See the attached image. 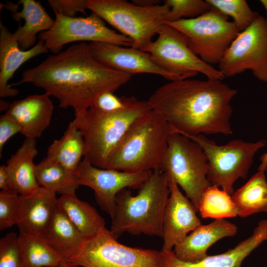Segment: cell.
I'll use <instances>...</instances> for the list:
<instances>
[{"label": "cell", "mask_w": 267, "mask_h": 267, "mask_svg": "<svg viewBox=\"0 0 267 267\" xmlns=\"http://www.w3.org/2000/svg\"><path fill=\"white\" fill-rule=\"evenodd\" d=\"M131 76L100 63L92 56L89 44L81 42L49 55L24 71L21 79L10 86L31 83L57 99L60 107H71L75 114L80 115L93 105L101 93L115 92Z\"/></svg>", "instance_id": "obj_1"}, {"label": "cell", "mask_w": 267, "mask_h": 267, "mask_svg": "<svg viewBox=\"0 0 267 267\" xmlns=\"http://www.w3.org/2000/svg\"><path fill=\"white\" fill-rule=\"evenodd\" d=\"M237 90L221 80L170 81L147 101L179 134H231V101Z\"/></svg>", "instance_id": "obj_2"}, {"label": "cell", "mask_w": 267, "mask_h": 267, "mask_svg": "<svg viewBox=\"0 0 267 267\" xmlns=\"http://www.w3.org/2000/svg\"><path fill=\"white\" fill-rule=\"evenodd\" d=\"M170 190L167 175L159 169L152 171L136 195L129 188L116 197L110 231L118 238L123 233L162 237L163 220Z\"/></svg>", "instance_id": "obj_3"}, {"label": "cell", "mask_w": 267, "mask_h": 267, "mask_svg": "<svg viewBox=\"0 0 267 267\" xmlns=\"http://www.w3.org/2000/svg\"><path fill=\"white\" fill-rule=\"evenodd\" d=\"M152 110L147 101L134 96L126 107L119 111L106 112L91 106L82 114H75L73 122L84 138V159L96 167L107 169L131 125Z\"/></svg>", "instance_id": "obj_4"}, {"label": "cell", "mask_w": 267, "mask_h": 267, "mask_svg": "<svg viewBox=\"0 0 267 267\" xmlns=\"http://www.w3.org/2000/svg\"><path fill=\"white\" fill-rule=\"evenodd\" d=\"M178 133L153 110L130 127L113 153L107 169L129 173L159 169L169 136Z\"/></svg>", "instance_id": "obj_5"}, {"label": "cell", "mask_w": 267, "mask_h": 267, "mask_svg": "<svg viewBox=\"0 0 267 267\" xmlns=\"http://www.w3.org/2000/svg\"><path fill=\"white\" fill-rule=\"evenodd\" d=\"M88 9L132 41L143 51L165 24L170 7L165 3L141 6L125 0H88Z\"/></svg>", "instance_id": "obj_6"}, {"label": "cell", "mask_w": 267, "mask_h": 267, "mask_svg": "<svg viewBox=\"0 0 267 267\" xmlns=\"http://www.w3.org/2000/svg\"><path fill=\"white\" fill-rule=\"evenodd\" d=\"M159 169L181 187L198 212L202 194L211 185L207 160L199 145L183 134H171Z\"/></svg>", "instance_id": "obj_7"}, {"label": "cell", "mask_w": 267, "mask_h": 267, "mask_svg": "<svg viewBox=\"0 0 267 267\" xmlns=\"http://www.w3.org/2000/svg\"><path fill=\"white\" fill-rule=\"evenodd\" d=\"M186 136L203 150L208 163L207 178L211 185L221 188L230 195L234 192L235 181L246 178L255 154L266 144L265 139L255 142L235 139L219 145L204 134Z\"/></svg>", "instance_id": "obj_8"}, {"label": "cell", "mask_w": 267, "mask_h": 267, "mask_svg": "<svg viewBox=\"0 0 267 267\" xmlns=\"http://www.w3.org/2000/svg\"><path fill=\"white\" fill-rule=\"evenodd\" d=\"M228 18L212 7L199 16L165 23L180 32L192 52L212 65L219 64L241 32Z\"/></svg>", "instance_id": "obj_9"}, {"label": "cell", "mask_w": 267, "mask_h": 267, "mask_svg": "<svg viewBox=\"0 0 267 267\" xmlns=\"http://www.w3.org/2000/svg\"><path fill=\"white\" fill-rule=\"evenodd\" d=\"M106 227L85 238L79 253L68 261L82 267H163L162 252L120 243Z\"/></svg>", "instance_id": "obj_10"}, {"label": "cell", "mask_w": 267, "mask_h": 267, "mask_svg": "<svg viewBox=\"0 0 267 267\" xmlns=\"http://www.w3.org/2000/svg\"><path fill=\"white\" fill-rule=\"evenodd\" d=\"M158 35L143 51L150 54L153 62L171 77L172 81L190 79L199 73L208 79L224 78L218 69L194 54L185 37L174 28L165 23Z\"/></svg>", "instance_id": "obj_11"}, {"label": "cell", "mask_w": 267, "mask_h": 267, "mask_svg": "<svg viewBox=\"0 0 267 267\" xmlns=\"http://www.w3.org/2000/svg\"><path fill=\"white\" fill-rule=\"evenodd\" d=\"M54 13L52 27L38 36L39 40L43 41L44 46L53 54L61 52L65 44L75 42H103L132 47V41L129 38L109 28L94 13L85 17Z\"/></svg>", "instance_id": "obj_12"}, {"label": "cell", "mask_w": 267, "mask_h": 267, "mask_svg": "<svg viewBox=\"0 0 267 267\" xmlns=\"http://www.w3.org/2000/svg\"><path fill=\"white\" fill-rule=\"evenodd\" d=\"M218 70L230 78L251 70L261 81L267 83V27L260 15L232 42L219 63Z\"/></svg>", "instance_id": "obj_13"}, {"label": "cell", "mask_w": 267, "mask_h": 267, "mask_svg": "<svg viewBox=\"0 0 267 267\" xmlns=\"http://www.w3.org/2000/svg\"><path fill=\"white\" fill-rule=\"evenodd\" d=\"M152 171L129 173L111 169H101L84 158L75 174L79 185L92 188L101 209L112 219L116 207V197L125 188L139 189L149 178Z\"/></svg>", "instance_id": "obj_14"}, {"label": "cell", "mask_w": 267, "mask_h": 267, "mask_svg": "<svg viewBox=\"0 0 267 267\" xmlns=\"http://www.w3.org/2000/svg\"><path fill=\"white\" fill-rule=\"evenodd\" d=\"M167 176L170 194L163 216L162 250L170 252L201 224L192 202L181 192L174 179Z\"/></svg>", "instance_id": "obj_15"}, {"label": "cell", "mask_w": 267, "mask_h": 267, "mask_svg": "<svg viewBox=\"0 0 267 267\" xmlns=\"http://www.w3.org/2000/svg\"><path fill=\"white\" fill-rule=\"evenodd\" d=\"M93 57L100 63L116 71L132 75L152 74L172 81L171 77L159 68L148 52L134 48L103 42L89 44Z\"/></svg>", "instance_id": "obj_16"}, {"label": "cell", "mask_w": 267, "mask_h": 267, "mask_svg": "<svg viewBox=\"0 0 267 267\" xmlns=\"http://www.w3.org/2000/svg\"><path fill=\"white\" fill-rule=\"evenodd\" d=\"M267 241V220L260 221L253 233L235 247L219 255H208L195 263L178 259L173 251L161 250L163 267H241L243 260L263 242Z\"/></svg>", "instance_id": "obj_17"}, {"label": "cell", "mask_w": 267, "mask_h": 267, "mask_svg": "<svg viewBox=\"0 0 267 267\" xmlns=\"http://www.w3.org/2000/svg\"><path fill=\"white\" fill-rule=\"evenodd\" d=\"M53 110L50 96L44 93L13 101L5 114L18 123L26 138L36 139L49 125Z\"/></svg>", "instance_id": "obj_18"}, {"label": "cell", "mask_w": 267, "mask_h": 267, "mask_svg": "<svg viewBox=\"0 0 267 267\" xmlns=\"http://www.w3.org/2000/svg\"><path fill=\"white\" fill-rule=\"evenodd\" d=\"M49 50L44 42L39 40L30 49L22 50L19 44L8 28L0 22V97H14L19 93L16 89L8 84L16 71L25 62Z\"/></svg>", "instance_id": "obj_19"}, {"label": "cell", "mask_w": 267, "mask_h": 267, "mask_svg": "<svg viewBox=\"0 0 267 267\" xmlns=\"http://www.w3.org/2000/svg\"><path fill=\"white\" fill-rule=\"evenodd\" d=\"M237 231L235 224L225 219H217L200 225L174 247L173 252L179 260L189 263L199 262L207 256L208 249L220 239L232 237Z\"/></svg>", "instance_id": "obj_20"}, {"label": "cell", "mask_w": 267, "mask_h": 267, "mask_svg": "<svg viewBox=\"0 0 267 267\" xmlns=\"http://www.w3.org/2000/svg\"><path fill=\"white\" fill-rule=\"evenodd\" d=\"M11 12V17L20 23L24 20L23 26L19 25L13 33L20 48L26 50L33 47L37 40V34L49 30L54 23L40 1L34 0H20L17 4L11 1L5 4L0 3Z\"/></svg>", "instance_id": "obj_21"}, {"label": "cell", "mask_w": 267, "mask_h": 267, "mask_svg": "<svg viewBox=\"0 0 267 267\" xmlns=\"http://www.w3.org/2000/svg\"><path fill=\"white\" fill-rule=\"evenodd\" d=\"M56 193L39 186L34 192L19 195L16 225L19 232L43 234L57 204Z\"/></svg>", "instance_id": "obj_22"}, {"label": "cell", "mask_w": 267, "mask_h": 267, "mask_svg": "<svg viewBox=\"0 0 267 267\" xmlns=\"http://www.w3.org/2000/svg\"><path fill=\"white\" fill-rule=\"evenodd\" d=\"M43 234L48 243L66 261L79 253L85 239L57 204Z\"/></svg>", "instance_id": "obj_23"}, {"label": "cell", "mask_w": 267, "mask_h": 267, "mask_svg": "<svg viewBox=\"0 0 267 267\" xmlns=\"http://www.w3.org/2000/svg\"><path fill=\"white\" fill-rule=\"evenodd\" d=\"M38 154L35 139L26 138L7 161L10 188L21 195L34 192L40 186L34 159Z\"/></svg>", "instance_id": "obj_24"}, {"label": "cell", "mask_w": 267, "mask_h": 267, "mask_svg": "<svg viewBox=\"0 0 267 267\" xmlns=\"http://www.w3.org/2000/svg\"><path fill=\"white\" fill-rule=\"evenodd\" d=\"M85 144L82 132L71 122L63 136L55 139L47 149L46 157L75 173L84 157Z\"/></svg>", "instance_id": "obj_25"}, {"label": "cell", "mask_w": 267, "mask_h": 267, "mask_svg": "<svg viewBox=\"0 0 267 267\" xmlns=\"http://www.w3.org/2000/svg\"><path fill=\"white\" fill-rule=\"evenodd\" d=\"M22 267H58L64 261L48 243L43 234L19 232Z\"/></svg>", "instance_id": "obj_26"}, {"label": "cell", "mask_w": 267, "mask_h": 267, "mask_svg": "<svg viewBox=\"0 0 267 267\" xmlns=\"http://www.w3.org/2000/svg\"><path fill=\"white\" fill-rule=\"evenodd\" d=\"M57 204L85 238L96 234L105 227V222L96 209L86 201L78 199L75 194L61 195Z\"/></svg>", "instance_id": "obj_27"}, {"label": "cell", "mask_w": 267, "mask_h": 267, "mask_svg": "<svg viewBox=\"0 0 267 267\" xmlns=\"http://www.w3.org/2000/svg\"><path fill=\"white\" fill-rule=\"evenodd\" d=\"M265 173L258 171L231 195L237 216L244 218L267 212V180Z\"/></svg>", "instance_id": "obj_28"}, {"label": "cell", "mask_w": 267, "mask_h": 267, "mask_svg": "<svg viewBox=\"0 0 267 267\" xmlns=\"http://www.w3.org/2000/svg\"><path fill=\"white\" fill-rule=\"evenodd\" d=\"M35 175L39 186L61 195L75 194L80 186L75 173L46 157L35 165Z\"/></svg>", "instance_id": "obj_29"}, {"label": "cell", "mask_w": 267, "mask_h": 267, "mask_svg": "<svg viewBox=\"0 0 267 267\" xmlns=\"http://www.w3.org/2000/svg\"><path fill=\"white\" fill-rule=\"evenodd\" d=\"M202 218L224 219L237 216L231 196L225 191L211 185L204 192L198 208Z\"/></svg>", "instance_id": "obj_30"}, {"label": "cell", "mask_w": 267, "mask_h": 267, "mask_svg": "<svg viewBox=\"0 0 267 267\" xmlns=\"http://www.w3.org/2000/svg\"><path fill=\"white\" fill-rule=\"evenodd\" d=\"M214 8L233 19L240 31L248 28L260 16L245 0H206Z\"/></svg>", "instance_id": "obj_31"}, {"label": "cell", "mask_w": 267, "mask_h": 267, "mask_svg": "<svg viewBox=\"0 0 267 267\" xmlns=\"http://www.w3.org/2000/svg\"><path fill=\"white\" fill-rule=\"evenodd\" d=\"M163 3L170 7L166 22L199 16L212 8L206 0H165Z\"/></svg>", "instance_id": "obj_32"}, {"label": "cell", "mask_w": 267, "mask_h": 267, "mask_svg": "<svg viewBox=\"0 0 267 267\" xmlns=\"http://www.w3.org/2000/svg\"><path fill=\"white\" fill-rule=\"evenodd\" d=\"M20 210V198L11 189L0 192V230L16 224Z\"/></svg>", "instance_id": "obj_33"}, {"label": "cell", "mask_w": 267, "mask_h": 267, "mask_svg": "<svg viewBox=\"0 0 267 267\" xmlns=\"http://www.w3.org/2000/svg\"><path fill=\"white\" fill-rule=\"evenodd\" d=\"M0 267H22L18 235L15 232L0 239Z\"/></svg>", "instance_id": "obj_34"}, {"label": "cell", "mask_w": 267, "mask_h": 267, "mask_svg": "<svg viewBox=\"0 0 267 267\" xmlns=\"http://www.w3.org/2000/svg\"><path fill=\"white\" fill-rule=\"evenodd\" d=\"M114 92L111 91L102 92L96 98L92 106L103 112L117 111L126 107L134 97V96L118 97Z\"/></svg>", "instance_id": "obj_35"}, {"label": "cell", "mask_w": 267, "mask_h": 267, "mask_svg": "<svg viewBox=\"0 0 267 267\" xmlns=\"http://www.w3.org/2000/svg\"><path fill=\"white\" fill-rule=\"evenodd\" d=\"M88 0H48V3L54 13L74 17L78 12L86 13Z\"/></svg>", "instance_id": "obj_36"}, {"label": "cell", "mask_w": 267, "mask_h": 267, "mask_svg": "<svg viewBox=\"0 0 267 267\" xmlns=\"http://www.w3.org/2000/svg\"><path fill=\"white\" fill-rule=\"evenodd\" d=\"M21 132V128L18 123L6 114L0 117V156L4 144L13 135Z\"/></svg>", "instance_id": "obj_37"}, {"label": "cell", "mask_w": 267, "mask_h": 267, "mask_svg": "<svg viewBox=\"0 0 267 267\" xmlns=\"http://www.w3.org/2000/svg\"><path fill=\"white\" fill-rule=\"evenodd\" d=\"M0 188L1 190L11 189L8 170L5 165L0 166Z\"/></svg>", "instance_id": "obj_38"}, {"label": "cell", "mask_w": 267, "mask_h": 267, "mask_svg": "<svg viewBox=\"0 0 267 267\" xmlns=\"http://www.w3.org/2000/svg\"><path fill=\"white\" fill-rule=\"evenodd\" d=\"M132 2L138 6H150L160 4V1L158 0H133Z\"/></svg>", "instance_id": "obj_39"}, {"label": "cell", "mask_w": 267, "mask_h": 267, "mask_svg": "<svg viewBox=\"0 0 267 267\" xmlns=\"http://www.w3.org/2000/svg\"><path fill=\"white\" fill-rule=\"evenodd\" d=\"M260 160L261 163L258 170L265 172L267 168V151L260 157Z\"/></svg>", "instance_id": "obj_40"}, {"label": "cell", "mask_w": 267, "mask_h": 267, "mask_svg": "<svg viewBox=\"0 0 267 267\" xmlns=\"http://www.w3.org/2000/svg\"><path fill=\"white\" fill-rule=\"evenodd\" d=\"M10 106V104L8 102L0 100V111H7Z\"/></svg>", "instance_id": "obj_41"}, {"label": "cell", "mask_w": 267, "mask_h": 267, "mask_svg": "<svg viewBox=\"0 0 267 267\" xmlns=\"http://www.w3.org/2000/svg\"><path fill=\"white\" fill-rule=\"evenodd\" d=\"M58 267H82L68 261H65Z\"/></svg>", "instance_id": "obj_42"}, {"label": "cell", "mask_w": 267, "mask_h": 267, "mask_svg": "<svg viewBox=\"0 0 267 267\" xmlns=\"http://www.w3.org/2000/svg\"><path fill=\"white\" fill-rule=\"evenodd\" d=\"M260 1L261 3L263 5L264 7L265 8L267 12V18H265V19H266V25L267 27V0H260Z\"/></svg>", "instance_id": "obj_43"}, {"label": "cell", "mask_w": 267, "mask_h": 267, "mask_svg": "<svg viewBox=\"0 0 267 267\" xmlns=\"http://www.w3.org/2000/svg\"><path fill=\"white\" fill-rule=\"evenodd\" d=\"M265 172H266V173H267V169H266Z\"/></svg>", "instance_id": "obj_44"}]
</instances>
